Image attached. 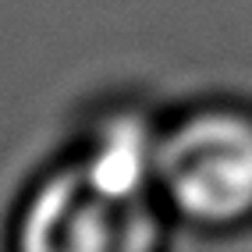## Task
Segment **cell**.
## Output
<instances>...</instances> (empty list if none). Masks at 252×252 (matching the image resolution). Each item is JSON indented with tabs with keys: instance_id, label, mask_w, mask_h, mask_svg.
<instances>
[{
	"instance_id": "6da1fadb",
	"label": "cell",
	"mask_w": 252,
	"mask_h": 252,
	"mask_svg": "<svg viewBox=\"0 0 252 252\" xmlns=\"http://www.w3.org/2000/svg\"><path fill=\"white\" fill-rule=\"evenodd\" d=\"M157 181L199 224H238L252 213V117L203 110L157 146Z\"/></svg>"
},
{
	"instance_id": "7a4b0ae2",
	"label": "cell",
	"mask_w": 252,
	"mask_h": 252,
	"mask_svg": "<svg viewBox=\"0 0 252 252\" xmlns=\"http://www.w3.org/2000/svg\"><path fill=\"white\" fill-rule=\"evenodd\" d=\"M25 242L36 249H135L149 242L146 199L121 195L86 171L50 181L29 206Z\"/></svg>"
}]
</instances>
